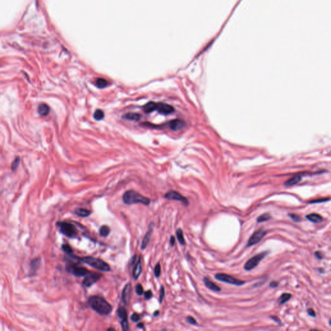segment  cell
Listing matches in <instances>:
<instances>
[{
    "label": "cell",
    "mask_w": 331,
    "mask_h": 331,
    "mask_svg": "<svg viewBox=\"0 0 331 331\" xmlns=\"http://www.w3.org/2000/svg\"><path fill=\"white\" fill-rule=\"evenodd\" d=\"M90 307L100 316L109 315L112 312V307L104 298L99 296H92L88 299Z\"/></svg>",
    "instance_id": "obj_1"
},
{
    "label": "cell",
    "mask_w": 331,
    "mask_h": 331,
    "mask_svg": "<svg viewBox=\"0 0 331 331\" xmlns=\"http://www.w3.org/2000/svg\"><path fill=\"white\" fill-rule=\"evenodd\" d=\"M122 200L124 203L127 205L140 203L148 206L151 202V200L149 198L144 197L134 190L126 191L122 196Z\"/></svg>",
    "instance_id": "obj_2"
},
{
    "label": "cell",
    "mask_w": 331,
    "mask_h": 331,
    "mask_svg": "<svg viewBox=\"0 0 331 331\" xmlns=\"http://www.w3.org/2000/svg\"><path fill=\"white\" fill-rule=\"evenodd\" d=\"M77 258L79 261L91 266L92 268L98 270H100V271L109 272L110 270H111L110 266L108 264V263L102 260V259L91 257V256H87V257H84L81 258Z\"/></svg>",
    "instance_id": "obj_3"
},
{
    "label": "cell",
    "mask_w": 331,
    "mask_h": 331,
    "mask_svg": "<svg viewBox=\"0 0 331 331\" xmlns=\"http://www.w3.org/2000/svg\"><path fill=\"white\" fill-rule=\"evenodd\" d=\"M57 225L60 228V232L69 238H75L78 236L76 227L73 224L67 222H60Z\"/></svg>",
    "instance_id": "obj_4"
},
{
    "label": "cell",
    "mask_w": 331,
    "mask_h": 331,
    "mask_svg": "<svg viewBox=\"0 0 331 331\" xmlns=\"http://www.w3.org/2000/svg\"><path fill=\"white\" fill-rule=\"evenodd\" d=\"M269 253L268 251H265V252H263L260 254H258L257 255H254V257H252V258H250L249 260H248L247 261V263H245V265L244 266V269L245 270H247V271H250V270H252V269L255 268L256 266H257L259 263H260L264 258H265L266 255H267Z\"/></svg>",
    "instance_id": "obj_5"
},
{
    "label": "cell",
    "mask_w": 331,
    "mask_h": 331,
    "mask_svg": "<svg viewBox=\"0 0 331 331\" xmlns=\"http://www.w3.org/2000/svg\"><path fill=\"white\" fill-rule=\"evenodd\" d=\"M66 270L69 273L76 277L86 276L91 272L83 266H78L77 264H68L66 266Z\"/></svg>",
    "instance_id": "obj_6"
},
{
    "label": "cell",
    "mask_w": 331,
    "mask_h": 331,
    "mask_svg": "<svg viewBox=\"0 0 331 331\" xmlns=\"http://www.w3.org/2000/svg\"><path fill=\"white\" fill-rule=\"evenodd\" d=\"M215 278L216 279H218V281H220V282L231 284H234V285H237V286H241L246 283L245 282H243V281L235 278V277H234L232 276L226 274H223V273L216 274L215 275Z\"/></svg>",
    "instance_id": "obj_7"
},
{
    "label": "cell",
    "mask_w": 331,
    "mask_h": 331,
    "mask_svg": "<svg viewBox=\"0 0 331 331\" xmlns=\"http://www.w3.org/2000/svg\"><path fill=\"white\" fill-rule=\"evenodd\" d=\"M266 234V231L264 230L263 229H260L258 231H256V232H255L252 235V236L250 237V239H249V240L248 241L247 244V247H250L258 243L259 242L261 241L263 238L265 236Z\"/></svg>",
    "instance_id": "obj_8"
},
{
    "label": "cell",
    "mask_w": 331,
    "mask_h": 331,
    "mask_svg": "<svg viewBox=\"0 0 331 331\" xmlns=\"http://www.w3.org/2000/svg\"><path fill=\"white\" fill-rule=\"evenodd\" d=\"M164 198L166 199H168V200L180 201L182 202L186 206H187L188 205V203H189L188 199L186 197H184L183 195H182L180 194H179V192L174 190H171L168 192H167L164 195Z\"/></svg>",
    "instance_id": "obj_9"
},
{
    "label": "cell",
    "mask_w": 331,
    "mask_h": 331,
    "mask_svg": "<svg viewBox=\"0 0 331 331\" xmlns=\"http://www.w3.org/2000/svg\"><path fill=\"white\" fill-rule=\"evenodd\" d=\"M102 275L98 273H89L83 280V285L86 287H90L97 283L101 278Z\"/></svg>",
    "instance_id": "obj_10"
},
{
    "label": "cell",
    "mask_w": 331,
    "mask_h": 331,
    "mask_svg": "<svg viewBox=\"0 0 331 331\" xmlns=\"http://www.w3.org/2000/svg\"><path fill=\"white\" fill-rule=\"evenodd\" d=\"M156 111L162 115H169L174 112V108L172 105L167 104L166 103L159 102L156 103Z\"/></svg>",
    "instance_id": "obj_11"
},
{
    "label": "cell",
    "mask_w": 331,
    "mask_h": 331,
    "mask_svg": "<svg viewBox=\"0 0 331 331\" xmlns=\"http://www.w3.org/2000/svg\"><path fill=\"white\" fill-rule=\"evenodd\" d=\"M153 228H154V223H151L148 225V229L147 232H146V234H145V235L143 238V239H142V244H141V247H140L141 250H145V248L147 247L149 242L151 239V236L153 234Z\"/></svg>",
    "instance_id": "obj_12"
},
{
    "label": "cell",
    "mask_w": 331,
    "mask_h": 331,
    "mask_svg": "<svg viewBox=\"0 0 331 331\" xmlns=\"http://www.w3.org/2000/svg\"><path fill=\"white\" fill-rule=\"evenodd\" d=\"M168 126L172 130L179 131L186 126V123L184 121L180 119H175L171 120L168 123Z\"/></svg>",
    "instance_id": "obj_13"
},
{
    "label": "cell",
    "mask_w": 331,
    "mask_h": 331,
    "mask_svg": "<svg viewBox=\"0 0 331 331\" xmlns=\"http://www.w3.org/2000/svg\"><path fill=\"white\" fill-rule=\"evenodd\" d=\"M131 285L130 283H128L125 287H124L122 293V301L126 305H127L129 303L131 299Z\"/></svg>",
    "instance_id": "obj_14"
},
{
    "label": "cell",
    "mask_w": 331,
    "mask_h": 331,
    "mask_svg": "<svg viewBox=\"0 0 331 331\" xmlns=\"http://www.w3.org/2000/svg\"><path fill=\"white\" fill-rule=\"evenodd\" d=\"M142 269L140 258H139L138 259V261L136 263V264H135V266L133 270V277L135 280H137L138 277H139L142 273Z\"/></svg>",
    "instance_id": "obj_15"
},
{
    "label": "cell",
    "mask_w": 331,
    "mask_h": 331,
    "mask_svg": "<svg viewBox=\"0 0 331 331\" xmlns=\"http://www.w3.org/2000/svg\"><path fill=\"white\" fill-rule=\"evenodd\" d=\"M203 282L205 284L206 287L208 288V289H210L213 291H215V292H220V288L216 284H215L213 282H212V281L210 280L209 278L206 277H204V279H203Z\"/></svg>",
    "instance_id": "obj_16"
},
{
    "label": "cell",
    "mask_w": 331,
    "mask_h": 331,
    "mask_svg": "<svg viewBox=\"0 0 331 331\" xmlns=\"http://www.w3.org/2000/svg\"><path fill=\"white\" fill-rule=\"evenodd\" d=\"M306 218L308 220H310V221L314 223H320L323 220L322 217L318 214V213H311V214H308L306 216Z\"/></svg>",
    "instance_id": "obj_17"
},
{
    "label": "cell",
    "mask_w": 331,
    "mask_h": 331,
    "mask_svg": "<svg viewBox=\"0 0 331 331\" xmlns=\"http://www.w3.org/2000/svg\"><path fill=\"white\" fill-rule=\"evenodd\" d=\"M74 213H75L76 215L81 217V218H87V217L89 216L91 214L92 212L87 209L78 208L75 210Z\"/></svg>",
    "instance_id": "obj_18"
},
{
    "label": "cell",
    "mask_w": 331,
    "mask_h": 331,
    "mask_svg": "<svg viewBox=\"0 0 331 331\" xmlns=\"http://www.w3.org/2000/svg\"><path fill=\"white\" fill-rule=\"evenodd\" d=\"M156 109V103L154 102H149L143 106V110L145 113H150Z\"/></svg>",
    "instance_id": "obj_19"
},
{
    "label": "cell",
    "mask_w": 331,
    "mask_h": 331,
    "mask_svg": "<svg viewBox=\"0 0 331 331\" xmlns=\"http://www.w3.org/2000/svg\"><path fill=\"white\" fill-rule=\"evenodd\" d=\"M49 111H50L49 107L48 106V105L45 104H40L38 108V113L40 114V115L43 116H47L49 113Z\"/></svg>",
    "instance_id": "obj_20"
},
{
    "label": "cell",
    "mask_w": 331,
    "mask_h": 331,
    "mask_svg": "<svg viewBox=\"0 0 331 331\" xmlns=\"http://www.w3.org/2000/svg\"><path fill=\"white\" fill-rule=\"evenodd\" d=\"M301 180V177L299 175H297L293 177H292L291 179L288 180L284 183V185L286 186H294L295 184H297L298 183H300Z\"/></svg>",
    "instance_id": "obj_21"
},
{
    "label": "cell",
    "mask_w": 331,
    "mask_h": 331,
    "mask_svg": "<svg viewBox=\"0 0 331 331\" xmlns=\"http://www.w3.org/2000/svg\"><path fill=\"white\" fill-rule=\"evenodd\" d=\"M117 316H119V318L121 319V320H124L127 319V313L126 311V309L124 307H119V308L117 309Z\"/></svg>",
    "instance_id": "obj_22"
},
{
    "label": "cell",
    "mask_w": 331,
    "mask_h": 331,
    "mask_svg": "<svg viewBox=\"0 0 331 331\" xmlns=\"http://www.w3.org/2000/svg\"><path fill=\"white\" fill-rule=\"evenodd\" d=\"M140 117H141V115H140V114L136 113H126L123 116L124 119L130 120H135V121L139 120L140 119Z\"/></svg>",
    "instance_id": "obj_23"
},
{
    "label": "cell",
    "mask_w": 331,
    "mask_h": 331,
    "mask_svg": "<svg viewBox=\"0 0 331 331\" xmlns=\"http://www.w3.org/2000/svg\"><path fill=\"white\" fill-rule=\"evenodd\" d=\"M110 232H111V228H110L108 226L103 225L100 228L99 233H100V236L101 237H108L109 235Z\"/></svg>",
    "instance_id": "obj_24"
},
{
    "label": "cell",
    "mask_w": 331,
    "mask_h": 331,
    "mask_svg": "<svg viewBox=\"0 0 331 331\" xmlns=\"http://www.w3.org/2000/svg\"><path fill=\"white\" fill-rule=\"evenodd\" d=\"M291 298H292V295L290 294L283 293L282 294V296L279 297L277 302H278V303L279 305H283L284 303H287V301H289Z\"/></svg>",
    "instance_id": "obj_25"
},
{
    "label": "cell",
    "mask_w": 331,
    "mask_h": 331,
    "mask_svg": "<svg viewBox=\"0 0 331 331\" xmlns=\"http://www.w3.org/2000/svg\"><path fill=\"white\" fill-rule=\"evenodd\" d=\"M176 236H177V238L178 241H179V243L181 245H185V244H186V241H185V239H184L183 232L182 229H180V228L177 229V232H176Z\"/></svg>",
    "instance_id": "obj_26"
},
{
    "label": "cell",
    "mask_w": 331,
    "mask_h": 331,
    "mask_svg": "<svg viewBox=\"0 0 331 331\" xmlns=\"http://www.w3.org/2000/svg\"><path fill=\"white\" fill-rule=\"evenodd\" d=\"M108 82L106 80L104 79V78H98L97 81H96V85H97L98 88L100 89L105 88V87L108 86Z\"/></svg>",
    "instance_id": "obj_27"
},
{
    "label": "cell",
    "mask_w": 331,
    "mask_h": 331,
    "mask_svg": "<svg viewBox=\"0 0 331 331\" xmlns=\"http://www.w3.org/2000/svg\"><path fill=\"white\" fill-rule=\"evenodd\" d=\"M93 116L95 120H97L98 121L104 119V113L103 112V111L101 109H97L94 113Z\"/></svg>",
    "instance_id": "obj_28"
},
{
    "label": "cell",
    "mask_w": 331,
    "mask_h": 331,
    "mask_svg": "<svg viewBox=\"0 0 331 331\" xmlns=\"http://www.w3.org/2000/svg\"><path fill=\"white\" fill-rule=\"evenodd\" d=\"M270 219H271V215H270L269 213H263V214H262L260 216L258 217V219H257V222L258 223H262V222L267 221V220H268Z\"/></svg>",
    "instance_id": "obj_29"
},
{
    "label": "cell",
    "mask_w": 331,
    "mask_h": 331,
    "mask_svg": "<svg viewBox=\"0 0 331 331\" xmlns=\"http://www.w3.org/2000/svg\"><path fill=\"white\" fill-rule=\"evenodd\" d=\"M62 248V250L67 254L71 255L73 253V250L72 248H71L69 244H63Z\"/></svg>",
    "instance_id": "obj_30"
},
{
    "label": "cell",
    "mask_w": 331,
    "mask_h": 331,
    "mask_svg": "<svg viewBox=\"0 0 331 331\" xmlns=\"http://www.w3.org/2000/svg\"><path fill=\"white\" fill-rule=\"evenodd\" d=\"M161 273V267L160 263H158L154 268V275L156 277H159Z\"/></svg>",
    "instance_id": "obj_31"
},
{
    "label": "cell",
    "mask_w": 331,
    "mask_h": 331,
    "mask_svg": "<svg viewBox=\"0 0 331 331\" xmlns=\"http://www.w3.org/2000/svg\"><path fill=\"white\" fill-rule=\"evenodd\" d=\"M120 324H121V327H122V330L127 331V330H129V323H128L127 319H124V320H122V321H121Z\"/></svg>",
    "instance_id": "obj_32"
},
{
    "label": "cell",
    "mask_w": 331,
    "mask_h": 331,
    "mask_svg": "<svg viewBox=\"0 0 331 331\" xmlns=\"http://www.w3.org/2000/svg\"><path fill=\"white\" fill-rule=\"evenodd\" d=\"M135 292H136V294L138 295V296H142V294L144 293V290H143V287L141 285L140 283L137 284L136 287H135Z\"/></svg>",
    "instance_id": "obj_33"
},
{
    "label": "cell",
    "mask_w": 331,
    "mask_h": 331,
    "mask_svg": "<svg viewBox=\"0 0 331 331\" xmlns=\"http://www.w3.org/2000/svg\"><path fill=\"white\" fill-rule=\"evenodd\" d=\"M164 295H165L164 287L163 286H161V289H160V295H159V301L160 303H161L162 302L164 297Z\"/></svg>",
    "instance_id": "obj_34"
},
{
    "label": "cell",
    "mask_w": 331,
    "mask_h": 331,
    "mask_svg": "<svg viewBox=\"0 0 331 331\" xmlns=\"http://www.w3.org/2000/svg\"><path fill=\"white\" fill-rule=\"evenodd\" d=\"M288 215H289L290 218L292 219L294 222H296V223H299L301 220V217L296 215V214H294V213H289V214Z\"/></svg>",
    "instance_id": "obj_35"
},
{
    "label": "cell",
    "mask_w": 331,
    "mask_h": 331,
    "mask_svg": "<svg viewBox=\"0 0 331 331\" xmlns=\"http://www.w3.org/2000/svg\"><path fill=\"white\" fill-rule=\"evenodd\" d=\"M140 319V316L139 314H137V313H133L131 316V320L133 322H139Z\"/></svg>",
    "instance_id": "obj_36"
},
{
    "label": "cell",
    "mask_w": 331,
    "mask_h": 331,
    "mask_svg": "<svg viewBox=\"0 0 331 331\" xmlns=\"http://www.w3.org/2000/svg\"><path fill=\"white\" fill-rule=\"evenodd\" d=\"M186 319V322L188 323H190V324H191V325H197V321L195 320V319L194 318L192 317V316H188Z\"/></svg>",
    "instance_id": "obj_37"
},
{
    "label": "cell",
    "mask_w": 331,
    "mask_h": 331,
    "mask_svg": "<svg viewBox=\"0 0 331 331\" xmlns=\"http://www.w3.org/2000/svg\"><path fill=\"white\" fill-rule=\"evenodd\" d=\"M330 200V199H318V200H314V201H309L308 203H311V204H313V203H320V202H325V201H328Z\"/></svg>",
    "instance_id": "obj_38"
},
{
    "label": "cell",
    "mask_w": 331,
    "mask_h": 331,
    "mask_svg": "<svg viewBox=\"0 0 331 331\" xmlns=\"http://www.w3.org/2000/svg\"><path fill=\"white\" fill-rule=\"evenodd\" d=\"M153 297V293L151 290H148L144 293V298L146 300H149Z\"/></svg>",
    "instance_id": "obj_39"
},
{
    "label": "cell",
    "mask_w": 331,
    "mask_h": 331,
    "mask_svg": "<svg viewBox=\"0 0 331 331\" xmlns=\"http://www.w3.org/2000/svg\"><path fill=\"white\" fill-rule=\"evenodd\" d=\"M19 162H20V159L19 158H16L15 160H14V161L12 164V170H15L17 168V166L19 165Z\"/></svg>",
    "instance_id": "obj_40"
},
{
    "label": "cell",
    "mask_w": 331,
    "mask_h": 331,
    "mask_svg": "<svg viewBox=\"0 0 331 331\" xmlns=\"http://www.w3.org/2000/svg\"><path fill=\"white\" fill-rule=\"evenodd\" d=\"M314 255L316 258L319 259V260H321V259H323V258H324V255H323V254L322 253V252L319 251L315 252Z\"/></svg>",
    "instance_id": "obj_41"
},
{
    "label": "cell",
    "mask_w": 331,
    "mask_h": 331,
    "mask_svg": "<svg viewBox=\"0 0 331 331\" xmlns=\"http://www.w3.org/2000/svg\"><path fill=\"white\" fill-rule=\"evenodd\" d=\"M307 313L309 316H312V317H315L316 316V312L314 311V309L312 308H308L307 310Z\"/></svg>",
    "instance_id": "obj_42"
},
{
    "label": "cell",
    "mask_w": 331,
    "mask_h": 331,
    "mask_svg": "<svg viewBox=\"0 0 331 331\" xmlns=\"http://www.w3.org/2000/svg\"><path fill=\"white\" fill-rule=\"evenodd\" d=\"M269 285H270V287H271V288H276L277 287H278L279 283H278V282H275V281H273V282H271L270 283Z\"/></svg>",
    "instance_id": "obj_43"
},
{
    "label": "cell",
    "mask_w": 331,
    "mask_h": 331,
    "mask_svg": "<svg viewBox=\"0 0 331 331\" xmlns=\"http://www.w3.org/2000/svg\"><path fill=\"white\" fill-rule=\"evenodd\" d=\"M170 245H171V246H172V247H173L174 245H175V237L173 236H171L170 239Z\"/></svg>",
    "instance_id": "obj_44"
},
{
    "label": "cell",
    "mask_w": 331,
    "mask_h": 331,
    "mask_svg": "<svg viewBox=\"0 0 331 331\" xmlns=\"http://www.w3.org/2000/svg\"><path fill=\"white\" fill-rule=\"evenodd\" d=\"M270 318H271V319H272L274 320V321L276 322L277 323H278V324H281V320H280L278 318L276 317V316H271V317H270Z\"/></svg>",
    "instance_id": "obj_45"
},
{
    "label": "cell",
    "mask_w": 331,
    "mask_h": 331,
    "mask_svg": "<svg viewBox=\"0 0 331 331\" xmlns=\"http://www.w3.org/2000/svg\"><path fill=\"white\" fill-rule=\"evenodd\" d=\"M137 327H138V328H139V329H143L144 327V323H138L137 325Z\"/></svg>",
    "instance_id": "obj_46"
},
{
    "label": "cell",
    "mask_w": 331,
    "mask_h": 331,
    "mask_svg": "<svg viewBox=\"0 0 331 331\" xmlns=\"http://www.w3.org/2000/svg\"><path fill=\"white\" fill-rule=\"evenodd\" d=\"M159 314H160L159 311H156L153 312V316H155V317H156V316H158L159 315Z\"/></svg>",
    "instance_id": "obj_47"
},
{
    "label": "cell",
    "mask_w": 331,
    "mask_h": 331,
    "mask_svg": "<svg viewBox=\"0 0 331 331\" xmlns=\"http://www.w3.org/2000/svg\"><path fill=\"white\" fill-rule=\"evenodd\" d=\"M108 330H115V329H113V328H109L108 329Z\"/></svg>",
    "instance_id": "obj_48"
}]
</instances>
